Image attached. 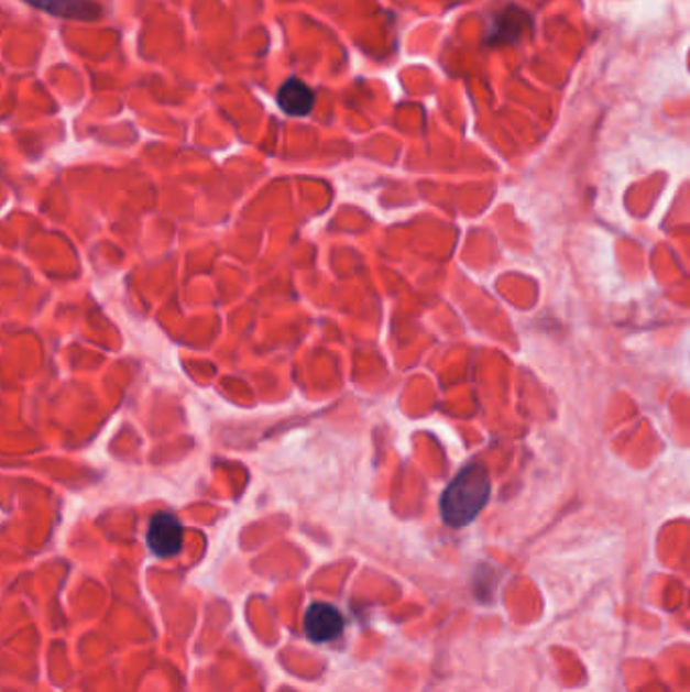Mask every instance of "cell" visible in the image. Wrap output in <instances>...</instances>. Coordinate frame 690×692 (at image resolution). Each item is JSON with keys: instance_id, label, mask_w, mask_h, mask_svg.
Returning <instances> with one entry per match:
<instances>
[{"instance_id": "6da1fadb", "label": "cell", "mask_w": 690, "mask_h": 692, "mask_svg": "<svg viewBox=\"0 0 690 692\" xmlns=\"http://www.w3.org/2000/svg\"><path fill=\"white\" fill-rule=\"evenodd\" d=\"M489 498V472L480 464H470L446 486L439 501V513L448 527L460 529L480 515Z\"/></svg>"}, {"instance_id": "7a4b0ae2", "label": "cell", "mask_w": 690, "mask_h": 692, "mask_svg": "<svg viewBox=\"0 0 690 692\" xmlns=\"http://www.w3.org/2000/svg\"><path fill=\"white\" fill-rule=\"evenodd\" d=\"M344 629V617L335 605L316 602L306 609L304 634L314 644H327L339 638Z\"/></svg>"}, {"instance_id": "3957f363", "label": "cell", "mask_w": 690, "mask_h": 692, "mask_svg": "<svg viewBox=\"0 0 690 692\" xmlns=\"http://www.w3.org/2000/svg\"><path fill=\"white\" fill-rule=\"evenodd\" d=\"M183 525L173 513H158L151 518L146 542L156 557H175L183 547Z\"/></svg>"}, {"instance_id": "277c9868", "label": "cell", "mask_w": 690, "mask_h": 692, "mask_svg": "<svg viewBox=\"0 0 690 692\" xmlns=\"http://www.w3.org/2000/svg\"><path fill=\"white\" fill-rule=\"evenodd\" d=\"M25 2L53 17L76 21H94L101 13L100 7L91 0H25Z\"/></svg>"}, {"instance_id": "5b68a950", "label": "cell", "mask_w": 690, "mask_h": 692, "mask_svg": "<svg viewBox=\"0 0 690 692\" xmlns=\"http://www.w3.org/2000/svg\"><path fill=\"white\" fill-rule=\"evenodd\" d=\"M277 106L288 116H308L314 108V91L300 79H288L277 89Z\"/></svg>"}, {"instance_id": "8992f818", "label": "cell", "mask_w": 690, "mask_h": 692, "mask_svg": "<svg viewBox=\"0 0 690 692\" xmlns=\"http://www.w3.org/2000/svg\"><path fill=\"white\" fill-rule=\"evenodd\" d=\"M527 13L516 9V7H508L506 11L496 13L494 26L490 31H492V37L496 43H506V41H515L518 35H523L527 31Z\"/></svg>"}]
</instances>
